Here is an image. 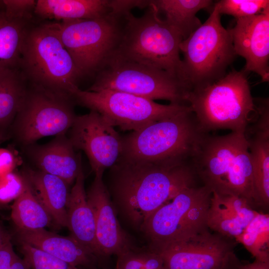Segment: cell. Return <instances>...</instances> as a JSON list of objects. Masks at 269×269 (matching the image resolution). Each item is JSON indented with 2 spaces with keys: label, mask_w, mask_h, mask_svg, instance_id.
I'll return each mask as SVG.
<instances>
[{
  "label": "cell",
  "mask_w": 269,
  "mask_h": 269,
  "mask_svg": "<svg viewBox=\"0 0 269 269\" xmlns=\"http://www.w3.org/2000/svg\"><path fill=\"white\" fill-rule=\"evenodd\" d=\"M26 79L19 69L0 68V140L9 138V132L25 96Z\"/></svg>",
  "instance_id": "603a6c76"
},
{
  "label": "cell",
  "mask_w": 269,
  "mask_h": 269,
  "mask_svg": "<svg viewBox=\"0 0 269 269\" xmlns=\"http://www.w3.org/2000/svg\"><path fill=\"white\" fill-rule=\"evenodd\" d=\"M10 236L0 225V248L9 239Z\"/></svg>",
  "instance_id": "74e56055"
},
{
  "label": "cell",
  "mask_w": 269,
  "mask_h": 269,
  "mask_svg": "<svg viewBox=\"0 0 269 269\" xmlns=\"http://www.w3.org/2000/svg\"><path fill=\"white\" fill-rule=\"evenodd\" d=\"M26 185L21 173L14 171L0 177V209L17 199L24 191Z\"/></svg>",
  "instance_id": "1f68e13d"
},
{
  "label": "cell",
  "mask_w": 269,
  "mask_h": 269,
  "mask_svg": "<svg viewBox=\"0 0 269 269\" xmlns=\"http://www.w3.org/2000/svg\"><path fill=\"white\" fill-rule=\"evenodd\" d=\"M206 225L214 232L234 240L244 229L237 218L215 193H212L211 198Z\"/></svg>",
  "instance_id": "83f0119b"
},
{
  "label": "cell",
  "mask_w": 269,
  "mask_h": 269,
  "mask_svg": "<svg viewBox=\"0 0 269 269\" xmlns=\"http://www.w3.org/2000/svg\"><path fill=\"white\" fill-rule=\"evenodd\" d=\"M221 15L215 2L207 19L180 44L181 80L189 91L223 77L237 56Z\"/></svg>",
  "instance_id": "52a82bcc"
},
{
  "label": "cell",
  "mask_w": 269,
  "mask_h": 269,
  "mask_svg": "<svg viewBox=\"0 0 269 269\" xmlns=\"http://www.w3.org/2000/svg\"><path fill=\"white\" fill-rule=\"evenodd\" d=\"M3 9L9 16L30 21L34 13L36 0H1Z\"/></svg>",
  "instance_id": "836d02e7"
},
{
  "label": "cell",
  "mask_w": 269,
  "mask_h": 269,
  "mask_svg": "<svg viewBox=\"0 0 269 269\" xmlns=\"http://www.w3.org/2000/svg\"><path fill=\"white\" fill-rule=\"evenodd\" d=\"M116 269H165L161 255L149 247H132L117 256Z\"/></svg>",
  "instance_id": "f1b7e54d"
},
{
  "label": "cell",
  "mask_w": 269,
  "mask_h": 269,
  "mask_svg": "<svg viewBox=\"0 0 269 269\" xmlns=\"http://www.w3.org/2000/svg\"><path fill=\"white\" fill-rule=\"evenodd\" d=\"M19 69L32 85L45 90L72 97L79 88L81 77L54 22L29 27Z\"/></svg>",
  "instance_id": "5b68a950"
},
{
  "label": "cell",
  "mask_w": 269,
  "mask_h": 269,
  "mask_svg": "<svg viewBox=\"0 0 269 269\" xmlns=\"http://www.w3.org/2000/svg\"><path fill=\"white\" fill-rule=\"evenodd\" d=\"M212 191L202 185L183 189L154 211L141 226L150 249L158 251L206 228Z\"/></svg>",
  "instance_id": "ba28073f"
},
{
  "label": "cell",
  "mask_w": 269,
  "mask_h": 269,
  "mask_svg": "<svg viewBox=\"0 0 269 269\" xmlns=\"http://www.w3.org/2000/svg\"><path fill=\"white\" fill-rule=\"evenodd\" d=\"M219 13L236 19L253 16L269 8V0H221L215 2Z\"/></svg>",
  "instance_id": "f546056e"
},
{
  "label": "cell",
  "mask_w": 269,
  "mask_h": 269,
  "mask_svg": "<svg viewBox=\"0 0 269 269\" xmlns=\"http://www.w3.org/2000/svg\"><path fill=\"white\" fill-rule=\"evenodd\" d=\"M86 195L95 216L96 241L100 258L113 255L117 256L133 247L119 222L103 175H95Z\"/></svg>",
  "instance_id": "2e32d148"
},
{
  "label": "cell",
  "mask_w": 269,
  "mask_h": 269,
  "mask_svg": "<svg viewBox=\"0 0 269 269\" xmlns=\"http://www.w3.org/2000/svg\"></svg>",
  "instance_id": "60d3db41"
},
{
  "label": "cell",
  "mask_w": 269,
  "mask_h": 269,
  "mask_svg": "<svg viewBox=\"0 0 269 269\" xmlns=\"http://www.w3.org/2000/svg\"><path fill=\"white\" fill-rule=\"evenodd\" d=\"M148 6L140 17L131 11L125 14L120 41L112 55L167 72L182 81L183 39L159 16L150 0Z\"/></svg>",
  "instance_id": "277c9868"
},
{
  "label": "cell",
  "mask_w": 269,
  "mask_h": 269,
  "mask_svg": "<svg viewBox=\"0 0 269 269\" xmlns=\"http://www.w3.org/2000/svg\"><path fill=\"white\" fill-rule=\"evenodd\" d=\"M216 194L237 218L244 229L259 212L254 209L253 206L246 199L243 197L233 195Z\"/></svg>",
  "instance_id": "d6a6232c"
},
{
  "label": "cell",
  "mask_w": 269,
  "mask_h": 269,
  "mask_svg": "<svg viewBox=\"0 0 269 269\" xmlns=\"http://www.w3.org/2000/svg\"><path fill=\"white\" fill-rule=\"evenodd\" d=\"M112 201L124 220L140 229L154 211L183 189L197 185L191 160L147 161L120 156L109 168Z\"/></svg>",
  "instance_id": "6da1fadb"
},
{
  "label": "cell",
  "mask_w": 269,
  "mask_h": 269,
  "mask_svg": "<svg viewBox=\"0 0 269 269\" xmlns=\"http://www.w3.org/2000/svg\"><path fill=\"white\" fill-rule=\"evenodd\" d=\"M21 173L53 222L60 227H67L69 185L61 178L37 169L25 167Z\"/></svg>",
  "instance_id": "d6986e66"
},
{
  "label": "cell",
  "mask_w": 269,
  "mask_h": 269,
  "mask_svg": "<svg viewBox=\"0 0 269 269\" xmlns=\"http://www.w3.org/2000/svg\"><path fill=\"white\" fill-rule=\"evenodd\" d=\"M24 258L31 269H74L64 261L45 251L25 243H20Z\"/></svg>",
  "instance_id": "4dcf8cb0"
},
{
  "label": "cell",
  "mask_w": 269,
  "mask_h": 269,
  "mask_svg": "<svg viewBox=\"0 0 269 269\" xmlns=\"http://www.w3.org/2000/svg\"><path fill=\"white\" fill-rule=\"evenodd\" d=\"M255 260L269 263V215L258 212L235 239Z\"/></svg>",
  "instance_id": "4316f807"
},
{
  "label": "cell",
  "mask_w": 269,
  "mask_h": 269,
  "mask_svg": "<svg viewBox=\"0 0 269 269\" xmlns=\"http://www.w3.org/2000/svg\"><path fill=\"white\" fill-rule=\"evenodd\" d=\"M206 134L188 106L123 136L121 156L147 161L191 160Z\"/></svg>",
  "instance_id": "8992f818"
},
{
  "label": "cell",
  "mask_w": 269,
  "mask_h": 269,
  "mask_svg": "<svg viewBox=\"0 0 269 269\" xmlns=\"http://www.w3.org/2000/svg\"><path fill=\"white\" fill-rule=\"evenodd\" d=\"M67 214V228L71 236L92 251L99 259L95 216L85 190L82 166L70 191Z\"/></svg>",
  "instance_id": "ffe728a7"
},
{
  "label": "cell",
  "mask_w": 269,
  "mask_h": 269,
  "mask_svg": "<svg viewBox=\"0 0 269 269\" xmlns=\"http://www.w3.org/2000/svg\"><path fill=\"white\" fill-rule=\"evenodd\" d=\"M237 243L206 228L156 252L165 269H238L243 264L235 253Z\"/></svg>",
  "instance_id": "4fadbf2b"
},
{
  "label": "cell",
  "mask_w": 269,
  "mask_h": 269,
  "mask_svg": "<svg viewBox=\"0 0 269 269\" xmlns=\"http://www.w3.org/2000/svg\"><path fill=\"white\" fill-rule=\"evenodd\" d=\"M20 243H25L41 249L71 266L95 268L99 261L89 249L75 239L63 236L45 229L33 231H16Z\"/></svg>",
  "instance_id": "ac0fdd59"
},
{
  "label": "cell",
  "mask_w": 269,
  "mask_h": 269,
  "mask_svg": "<svg viewBox=\"0 0 269 269\" xmlns=\"http://www.w3.org/2000/svg\"><path fill=\"white\" fill-rule=\"evenodd\" d=\"M113 10L114 0H38L34 13L42 18L64 21L97 18Z\"/></svg>",
  "instance_id": "7402d4cb"
},
{
  "label": "cell",
  "mask_w": 269,
  "mask_h": 269,
  "mask_svg": "<svg viewBox=\"0 0 269 269\" xmlns=\"http://www.w3.org/2000/svg\"><path fill=\"white\" fill-rule=\"evenodd\" d=\"M25 147L37 169L61 178L69 186L74 183L82 167L81 155L75 152L66 134L56 136L44 144Z\"/></svg>",
  "instance_id": "e0dca14e"
},
{
  "label": "cell",
  "mask_w": 269,
  "mask_h": 269,
  "mask_svg": "<svg viewBox=\"0 0 269 269\" xmlns=\"http://www.w3.org/2000/svg\"><path fill=\"white\" fill-rule=\"evenodd\" d=\"M159 14L169 25L176 30L183 40L197 29L202 23L196 16L201 9L212 10L215 2L211 0H150Z\"/></svg>",
  "instance_id": "cb8c5ba5"
},
{
  "label": "cell",
  "mask_w": 269,
  "mask_h": 269,
  "mask_svg": "<svg viewBox=\"0 0 269 269\" xmlns=\"http://www.w3.org/2000/svg\"><path fill=\"white\" fill-rule=\"evenodd\" d=\"M251 157L253 184L258 206L269 205V122L256 121L245 131Z\"/></svg>",
  "instance_id": "44dd1931"
},
{
  "label": "cell",
  "mask_w": 269,
  "mask_h": 269,
  "mask_svg": "<svg viewBox=\"0 0 269 269\" xmlns=\"http://www.w3.org/2000/svg\"><path fill=\"white\" fill-rule=\"evenodd\" d=\"M235 52L246 61L243 70L269 81V8L261 13L236 19L228 29Z\"/></svg>",
  "instance_id": "9a60e30c"
},
{
  "label": "cell",
  "mask_w": 269,
  "mask_h": 269,
  "mask_svg": "<svg viewBox=\"0 0 269 269\" xmlns=\"http://www.w3.org/2000/svg\"><path fill=\"white\" fill-rule=\"evenodd\" d=\"M191 160L198 179L212 193L239 196L258 206L245 132L206 134Z\"/></svg>",
  "instance_id": "7a4b0ae2"
},
{
  "label": "cell",
  "mask_w": 269,
  "mask_h": 269,
  "mask_svg": "<svg viewBox=\"0 0 269 269\" xmlns=\"http://www.w3.org/2000/svg\"><path fill=\"white\" fill-rule=\"evenodd\" d=\"M19 163L18 157L13 149L0 148V177L14 171Z\"/></svg>",
  "instance_id": "e575fe53"
},
{
  "label": "cell",
  "mask_w": 269,
  "mask_h": 269,
  "mask_svg": "<svg viewBox=\"0 0 269 269\" xmlns=\"http://www.w3.org/2000/svg\"><path fill=\"white\" fill-rule=\"evenodd\" d=\"M3 142V141L0 140V145Z\"/></svg>",
  "instance_id": "ab89813d"
},
{
  "label": "cell",
  "mask_w": 269,
  "mask_h": 269,
  "mask_svg": "<svg viewBox=\"0 0 269 269\" xmlns=\"http://www.w3.org/2000/svg\"><path fill=\"white\" fill-rule=\"evenodd\" d=\"M69 131L73 146L85 152L95 175H103L121 155L122 136L96 111L76 116Z\"/></svg>",
  "instance_id": "5bb4252c"
},
{
  "label": "cell",
  "mask_w": 269,
  "mask_h": 269,
  "mask_svg": "<svg viewBox=\"0 0 269 269\" xmlns=\"http://www.w3.org/2000/svg\"><path fill=\"white\" fill-rule=\"evenodd\" d=\"M10 217L16 231L44 229L53 222L51 216L36 198L27 182L24 191L11 205Z\"/></svg>",
  "instance_id": "484cf974"
},
{
  "label": "cell",
  "mask_w": 269,
  "mask_h": 269,
  "mask_svg": "<svg viewBox=\"0 0 269 269\" xmlns=\"http://www.w3.org/2000/svg\"><path fill=\"white\" fill-rule=\"evenodd\" d=\"M112 90L149 100H165L170 104L187 105L189 90L177 77L170 73L112 55L97 72L87 90Z\"/></svg>",
  "instance_id": "30bf717a"
},
{
  "label": "cell",
  "mask_w": 269,
  "mask_h": 269,
  "mask_svg": "<svg viewBox=\"0 0 269 269\" xmlns=\"http://www.w3.org/2000/svg\"><path fill=\"white\" fill-rule=\"evenodd\" d=\"M17 256L10 238L0 248V269H8Z\"/></svg>",
  "instance_id": "d590c367"
},
{
  "label": "cell",
  "mask_w": 269,
  "mask_h": 269,
  "mask_svg": "<svg viewBox=\"0 0 269 269\" xmlns=\"http://www.w3.org/2000/svg\"><path fill=\"white\" fill-rule=\"evenodd\" d=\"M74 101L97 112L113 127L137 131L187 108L182 104L162 105L128 93L112 90L97 91L78 88L72 94Z\"/></svg>",
  "instance_id": "7c38bea8"
},
{
  "label": "cell",
  "mask_w": 269,
  "mask_h": 269,
  "mask_svg": "<svg viewBox=\"0 0 269 269\" xmlns=\"http://www.w3.org/2000/svg\"><path fill=\"white\" fill-rule=\"evenodd\" d=\"M126 13L113 12L92 19L55 23L81 78L97 74L113 54L120 41Z\"/></svg>",
  "instance_id": "9c48e42d"
},
{
  "label": "cell",
  "mask_w": 269,
  "mask_h": 269,
  "mask_svg": "<svg viewBox=\"0 0 269 269\" xmlns=\"http://www.w3.org/2000/svg\"><path fill=\"white\" fill-rule=\"evenodd\" d=\"M239 269H269V263L255 260L252 263L242 264Z\"/></svg>",
  "instance_id": "8d00e7d4"
},
{
  "label": "cell",
  "mask_w": 269,
  "mask_h": 269,
  "mask_svg": "<svg viewBox=\"0 0 269 269\" xmlns=\"http://www.w3.org/2000/svg\"><path fill=\"white\" fill-rule=\"evenodd\" d=\"M30 21L8 16L0 9V68L19 69Z\"/></svg>",
  "instance_id": "d4e9b609"
},
{
  "label": "cell",
  "mask_w": 269,
  "mask_h": 269,
  "mask_svg": "<svg viewBox=\"0 0 269 269\" xmlns=\"http://www.w3.org/2000/svg\"><path fill=\"white\" fill-rule=\"evenodd\" d=\"M2 5L1 0H0V9L2 8Z\"/></svg>",
  "instance_id": "f35d334b"
},
{
  "label": "cell",
  "mask_w": 269,
  "mask_h": 269,
  "mask_svg": "<svg viewBox=\"0 0 269 269\" xmlns=\"http://www.w3.org/2000/svg\"><path fill=\"white\" fill-rule=\"evenodd\" d=\"M243 70H233L211 84L190 90L185 98L201 130L245 132L256 112Z\"/></svg>",
  "instance_id": "3957f363"
},
{
  "label": "cell",
  "mask_w": 269,
  "mask_h": 269,
  "mask_svg": "<svg viewBox=\"0 0 269 269\" xmlns=\"http://www.w3.org/2000/svg\"><path fill=\"white\" fill-rule=\"evenodd\" d=\"M32 86L9 132V138L25 146L44 137L66 134L76 117L72 97Z\"/></svg>",
  "instance_id": "8fae6325"
}]
</instances>
